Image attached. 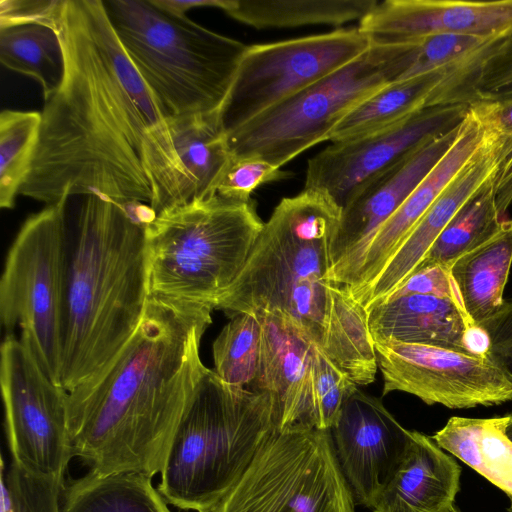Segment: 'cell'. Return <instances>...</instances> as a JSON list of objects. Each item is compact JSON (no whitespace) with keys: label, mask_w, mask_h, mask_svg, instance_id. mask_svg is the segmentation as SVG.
Returning a JSON list of instances; mask_svg holds the SVG:
<instances>
[{"label":"cell","mask_w":512,"mask_h":512,"mask_svg":"<svg viewBox=\"0 0 512 512\" xmlns=\"http://www.w3.org/2000/svg\"><path fill=\"white\" fill-rule=\"evenodd\" d=\"M506 434L509 437V439L512 441V414L509 415V421L506 426Z\"/></svg>","instance_id":"cell-45"},{"label":"cell","mask_w":512,"mask_h":512,"mask_svg":"<svg viewBox=\"0 0 512 512\" xmlns=\"http://www.w3.org/2000/svg\"><path fill=\"white\" fill-rule=\"evenodd\" d=\"M0 61L4 67L39 83L44 100L59 87L64 60L57 33L31 23L0 29Z\"/></svg>","instance_id":"cell-30"},{"label":"cell","mask_w":512,"mask_h":512,"mask_svg":"<svg viewBox=\"0 0 512 512\" xmlns=\"http://www.w3.org/2000/svg\"><path fill=\"white\" fill-rule=\"evenodd\" d=\"M169 131L181 161V204L216 194L232 153L221 112L168 117Z\"/></svg>","instance_id":"cell-25"},{"label":"cell","mask_w":512,"mask_h":512,"mask_svg":"<svg viewBox=\"0 0 512 512\" xmlns=\"http://www.w3.org/2000/svg\"><path fill=\"white\" fill-rule=\"evenodd\" d=\"M147 299L145 226L114 201L84 196L68 240L61 375L67 392L115 360Z\"/></svg>","instance_id":"cell-3"},{"label":"cell","mask_w":512,"mask_h":512,"mask_svg":"<svg viewBox=\"0 0 512 512\" xmlns=\"http://www.w3.org/2000/svg\"><path fill=\"white\" fill-rule=\"evenodd\" d=\"M469 106L467 103L429 106L390 129L334 142L308 160L304 188L326 192L343 208L365 181L459 126Z\"/></svg>","instance_id":"cell-14"},{"label":"cell","mask_w":512,"mask_h":512,"mask_svg":"<svg viewBox=\"0 0 512 512\" xmlns=\"http://www.w3.org/2000/svg\"><path fill=\"white\" fill-rule=\"evenodd\" d=\"M449 512H457V510L455 508H453L452 510H450Z\"/></svg>","instance_id":"cell-47"},{"label":"cell","mask_w":512,"mask_h":512,"mask_svg":"<svg viewBox=\"0 0 512 512\" xmlns=\"http://www.w3.org/2000/svg\"><path fill=\"white\" fill-rule=\"evenodd\" d=\"M512 265V219H502L484 241L459 257L450 274L462 307L478 327L503 306Z\"/></svg>","instance_id":"cell-24"},{"label":"cell","mask_w":512,"mask_h":512,"mask_svg":"<svg viewBox=\"0 0 512 512\" xmlns=\"http://www.w3.org/2000/svg\"><path fill=\"white\" fill-rule=\"evenodd\" d=\"M470 106L487 128L502 137L512 139V99L473 102Z\"/></svg>","instance_id":"cell-41"},{"label":"cell","mask_w":512,"mask_h":512,"mask_svg":"<svg viewBox=\"0 0 512 512\" xmlns=\"http://www.w3.org/2000/svg\"><path fill=\"white\" fill-rule=\"evenodd\" d=\"M410 294L449 297L461 303L450 270L441 266L417 269L382 302Z\"/></svg>","instance_id":"cell-38"},{"label":"cell","mask_w":512,"mask_h":512,"mask_svg":"<svg viewBox=\"0 0 512 512\" xmlns=\"http://www.w3.org/2000/svg\"><path fill=\"white\" fill-rule=\"evenodd\" d=\"M367 312L374 342L394 339L476 354L472 343L480 328L452 298L410 294L381 302Z\"/></svg>","instance_id":"cell-21"},{"label":"cell","mask_w":512,"mask_h":512,"mask_svg":"<svg viewBox=\"0 0 512 512\" xmlns=\"http://www.w3.org/2000/svg\"><path fill=\"white\" fill-rule=\"evenodd\" d=\"M263 225L253 200L218 194L163 210L145 225L148 296L215 309Z\"/></svg>","instance_id":"cell-7"},{"label":"cell","mask_w":512,"mask_h":512,"mask_svg":"<svg viewBox=\"0 0 512 512\" xmlns=\"http://www.w3.org/2000/svg\"><path fill=\"white\" fill-rule=\"evenodd\" d=\"M312 427L330 430L357 385L316 345L311 353Z\"/></svg>","instance_id":"cell-34"},{"label":"cell","mask_w":512,"mask_h":512,"mask_svg":"<svg viewBox=\"0 0 512 512\" xmlns=\"http://www.w3.org/2000/svg\"><path fill=\"white\" fill-rule=\"evenodd\" d=\"M262 325L258 316H232L215 339L212 351L214 372L226 383L249 387L258 368Z\"/></svg>","instance_id":"cell-33"},{"label":"cell","mask_w":512,"mask_h":512,"mask_svg":"<svg viewBox=\"0 0 512 512\" xmlns=\"http://www.w3.org/2000/svg\"><path fill=\"white\" fill-rule=\"evenodd\" d=\"M60 503L61 512H171L152 477L137 472H89L64 484Z\"/></svg>","instance_id":"cell-28"},{"label":"cell","mask_w":512,"mask_h":512,"mask_svg":"<svg viewBox=\"0 0 512 512\" xmlns=\"http://www.w3.org/2000/svg\"><path fill=\"white\" fill-rule=\"evenodd\" d=\"M370 47L358 26L247 46L221 110L226 133L334 73Z\"/></svg>","instance_id":"cell-11"},{"label":"cell","mask_w":512,"mask_h":512,"mask_svg":"<svg viewBox=\"0 0 512 512\" xmlns=\"http://www.w3.org/2000/svg\"><path fill=\"white\" fill-rule=\"evenodd\" d=\"M330 430H276L233 488L207 512H356Z\"/></svg>","instance_id":"cell-10"},{"label":"cell","mask_w":512,"mask_h":512,"mask_svg":"<svg viewBox=\"0 0 512 512\" xmlns=\"http://www.w3.org/2000/svg\"><path fill=\"white\" fill-rule=\"evenodd\" d=\"M487 129L474 156L417 222L376 280L356 299L367 311L410 277L457 211L495 174L503 157L504 138Z\"/></svg>","instance_id":"cell-18"},{"label":"cell","mask_w":512,"mask_h":512,"mask_svg":"<svg viewBox=\"0 0 512 512\" xmlns=\"http://www.w3.org/2000/svg\"><path fill=\"white\" fill-rule=\"evenodd\" d=\"M103 2L124 51L166 118L221 112L247 45L151 0Z\"/></svg>","instance_id":"cell-6"},{"label":"cell","mask_w":512,"mask_h":512,"mask_svg":"<svg viewBox=\"0 0 512 512\" xmlns=\"http://www.w3.org/2000/svg\"><path fill=\"white\" fill-rule=\"evenodd\" d=\"M42 114L3 110L0 115V207L12 209L36 152Z\"/></svg>","instance_id":"cell-32"},{"label":"cell","mask_w":512,"mask_h":512,"mask_svg":"<svg viewBox=\"0 0 512 512\" xmlns=\"http://www.w3.org/2000/svg\"><path fill=\"white\" fill-rule=\"evenodd\" d=\"M5 429L14 463L31 475L64 481L74 457L68 428V392L53 383L20 337L0 348Z\"/></svg>","instance_id":"cell-12"},{"label":"cell","mask_w":512,"mask_h":512,"mask_svg":"<svg viewBox=\"0 0 512 512\" xmlns=\"http://www.w3.org/2000/svg\"><path fill=\"white\" fill-rule=\"evenodd\" d=\"M66 203L31 215L13 241L0 281V322L16 326L49 379L61 385L69 232Z\"/></svg>","instance_id":"cell-9"},{"label":"cell","mask_w":512,"mask_h":512,"mask_svg":"<svg viewBox=\"0 0 512 512\" xmlns=\"http://www.w3.org/2000/svg\"><path fill=\"white\" fill-rule=\"evenodd\" d=\"M377 3L376 0H231L224 12L256 29L341 26L360 21Z\"/></svg>","instance_id":"cell-29"},{"label":"cell","mask_w":512,"mask_h":512,"mask_svg":"<svg viewBox=\"0 0 512 512\" xmlns=\"http://www.w3.org/2000/svg\"><path fill=\"white\" fill-rule=\"evenodd\" d=\"M467 79L463 73L437 72L389 83L344 115L328 141L370 136L401 124L426 107L459 103Z\"/></svg>","instance_id":"cell-23"},{"label":"cell","mask_w":512,"mask_h":512,"mask_svg":"<svg viewBox=\"0 0 512 512\" xmlns=\"http://www.w3.org/2000/svg\"><path fill=\"white\" fill-rule=\"evenodd\" d=\"M494 175L457 211L417 269L441 266L450 270L459 257L498 228L503 218L496 205Z\"/></svg>","instance_id":"cell-31"},{"label":"cell","mask_w":512,"mask_h":512,"mask_svg":"<svg viewBox=\"0 0 512 512\" xmlns=\"http://www.w3.org/2000/svg\"><path fill=\"white\" fill-rule=\"evenodd\" d=\"M487 132L475 111L469 107L450 148L369 242L347 286L356 299L376 280L417 222L474 156Z\"/></svg>","instance_id":"cell-19"},{"label":"cell","mask_w":512,"mask_h":512,"mask_svg":"<svg viewBox=\"0 0 512 512\" xmlns=\"http://www.w3.org/2000/svg\"><path fill=\"white\" fill-rule=\"evenodd\" d=\"M277 429L268 393L228 384L208 369L171 440L159 492L180 509L207 512Z\"/></svg>","instance_id":"cell-5"},{"label":"cell","mask_w":512,"mask_h":512,"mask_svg":"<svg viewBox=\"0 0 512 512\" xmlns=\"http://www.w3.org/2000/svg\"><path fill=\"white\" fill-rule=\"evenodd\" d=\"M489 342V353L512 376V298L480 326Z\"/></svg>","instance_id":"cell-39"},{"label":"cell","mask_w":512,"mask_h":512,"mask_svg":"<svg viewBox=\"0 0 512 512\" xmlns=\"http://www.w3.org/2000/svg\"><path fill=\"white\" fill-rule=\"evenodd\" d=\"M330 433L355 501L372 508L403 458L411 430L381 399L356 388L345 398Z\"/></svg>","instance_id":"cell-16"},{"label":"cell","mask_w":512,"mask_h":512,"mask_svg":"<svg viewBox=\"0 0 512 512\" xmlns=\"http://www.w3.org/2000/svg\"><path fill=\"white\" fill-rule=\"evenodd\" d=\"M3 465L1 466V496H0V512H10L11 510V500L10 494L5 483L4 478V469Z\"/></svg>","instance_id":"cell-44"},{"label":"cell","mask_w":512,"mask_h":512,"mask_svg":"<svg viewBox=\"0 0 512 512\" xmlns=\"http://www.w3.org/2000/svg\"><path fill=\"white\" fill-rule=\"evenodd\" d=\"M212 311L148 296L140 325L115 360L68 392L73 454L89 472H161L208 371L200 343Z\"/></svg>","instance_id":"cell-2"},{"label":"cell","mask_w":512,"mask_h":512,"mask_svg":"<svg viewBox=\"0 0 512 512\" xmlns=\"http://www.w3.org/2000/svg\"><path fill=\"white\" fill-rule=\"evenodd\" d=\"M374 344L383 396L400 391L450 409L512 401V376L489 351L469 354L394 339Z\"/></svg>","instance_id":"cell-13"},{"label":"cell","mask_w":512,"mask_h":512,"mask_svg":"<svg viewBox=\"0 0 512 512\" xmlns=\"http://www.w3.org/2000/svg\"><path fill=\"white\" fill-rule=\"evenodd\" d=\"M461 467L427 435L410 443L373 512H449L460 488Z\"/></svg>","instance_id":"cell-22"},{"label":"cell","mask_w":512,"mask_h":512,"mask_svg":"<svg viewBox=\"0 0 512 512\" xmlns=\"http://www.w3.org/2000/svg\"><path fill=\"white\" fill-rule=\"evenodd\" d=\"M503 138V157L494 175L496 205L501 218L512 204V139Z\"/></svg>","instance_id":"cell-42"},{"label":"cell","mask_w":512,"mask_h":512,"mask_svg":"<svg viewBox=\"0 0 512 512\" xmlns=\"http://www.w3.org/2000/svg\"><path fill=\"white\" fill-rule=\"evenodd\" d=\"M508 421L509 415L454 416L432 439L502 490L512 502V441L506 434Z\"/></svg>","instance_id":"cell-26"},{"label":"cell","mask_w":512,"mask_h":512,"mask_svg":"<svg viewBox=\"0 0 512 512\" xmlns=\"http://www.w3.org/2000/svg\"><path fill=\"white\" fill-rule=\"evenodd\" d=\"M261 343L257 373L249 388L273 399L277 428L312 427L313 344L278 314L258 316Z\"/></svg>","instance_id":"cell-20"},{"label":"cell","mask_w":512,"mask_h":512,"mask_svg":"<svg viewBox=\"0 0 512 512\" xmlns=\"http://www.w3.org/2000/svg\"><path fill=\"white\" fill-rule=\"evenodd\" d=\"M358 28L371 45H396L433 34L502 37L512 30V0H385Z\"/></svg>","instance_id":"cell-17"},{"label":"cell","mask_w":512,"mask_h":512,"mask_svg":"<svg viewBox=\"0 0 512 512\" xmlns=\"http://www.w3.org/2000/svg\"><path fill=\"white\" fill-rule=\"evenodd\" d=\"M341 212L326 192L315 188L281 199L216 308L232 316L278 314L323 350Z\"/></svg>","instance_id":"cell-4"},{"label":"cell","mask_w":512,"mask_h":512,"mask_svg":"<svg viewBox=\"0 0 512 512\" xmlns=\"http://www.w3.org/2000/svg\"><path fill=\"white\" fill-rule=\"evenodd\" d=\"M358 385H368L378 370L367 310L346 286L333 284L325 345L322 350Z\"/></svg>","instance_id":"cell-27"},{"label":"cell","mask_w":512,"mask_h":512,"mask_svg":"<svg viewBox=\"0 0 512 512\" xmlns=\"http://www.w3.org/2000/svg\"><path fill=\"white\" fill-rule=\"evenodd\" d=\"M415 41L371 45L360 57L227 134L232 155L282 168L323 141L363 99L400 81L412 65Z\"/></svg>","instance_id":"cell-8"},{"label":"cell","mask_w":512,"mask_h":512,"mask_svg":"<svg viewBox=\"0 0 512 512\" xmlns=\"http://www.w3.org/2000/svg\"><path fill=\"white\" fill-rule=\"evenodd\" d=\"M460 126L423 144L365 181L353 193L342 208L333 244V265L329 274L332 282L348 286L376 231L446 153Z\"/></svg>","instance_id":"cell-15"},{"label":"cell","mask_w":512,"mask_h":512,"mask_svg":"<svg viewBox=\"0 0 512 512\" xmlns=\"http://www.w3.org/2000/svg\"><path fill=\"white\" fill-rule=\"evenodd\" d=\"M507 512H512V504H511L510 508L507 510Z\"/></svg>","instance_id":"cell-46"},{"label":"cell","mask_w":512,"mask_h":512,"mask_svg":"<svg viewBox=\"0 0 512 512\" xmlns=\"http://www.w3.org/2000/svg\"><path fill=\"white\" fill-rule=\"evenodd\" d=\"M55 0H1L0 29L45 22L50 17Z\"/></svg>","instance_id":"cell-40"},{"label":"cell","mask_w":512,"mask_h":512,"mask_svg":"<svg viewBox=\"0 0 512 512\" xmlns=\"http://www.w3.org/2000/svg\"><path fill=\"white\" fill-rule=\"evenodd\" d=\"M160 9L176 16H186L194 8L212 7L223 12L230 6L231 0H151Z\"/></svg>","instance_id":"cell-43"},{"label":"cell","mask_w":512,"mask_h":512,"mask_svg":"<svg viewBox=\"0 0 512 512\" xmlns=\"http://www.w3.org/2000/svg\"><path fill=\"white\" fill-rule=\"evenodd\" d=\"M5 483L10 494V512H61L64 481L31 475L12 462Z\"/></svg>","instance_id":"cell-37"},{"label":"cell","mask_w":512,"mask_h":512,"mask_svg":"<svg viewBox=\"0 0 512 512\" xmlns=\"http://www.w3.org/2000/svg\"><path fill=\"white\" fill-rule=\"evenodd\" d=\"M291 174L261 158L232 155L216 186L221 197L250 201L252 193L261 185L280 181Z\"/></svg>","instance_id":"cell-36"},{"label":"cell","mask_w":512,"mask_h":512,"mask_svg":"<svg viewBox=\"0 0 512 512\" xmlns=\"http://www.w3.org/2000/svg\"><path fill=\"white\" fill-rule=\"evenodd\" d=\"M467 102L512 99V30L479 62L466 87Z\"/></svg>","instance_id":"cell-35"},{"label":"cell","mask_w":512,"mask_h":512,"mask_svg":"<svg viewBox=\"0 0 512 512\" xmlns=\"http://www.w3.org/2000/svg\"><path fill=\"white\" fill-rule=\"evenodd\" d=\"M64 73L44 100L39 140L20 194L51 205L76 195L181 204L183 168L167 118L124 51L103 1L55 0Z\"/></svg>","instance_id":"cell-1"}]
</instances>
